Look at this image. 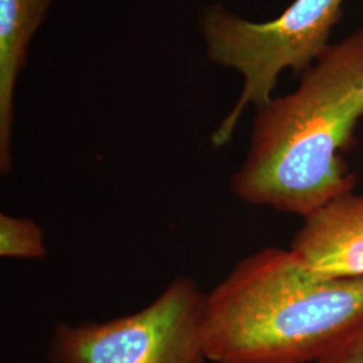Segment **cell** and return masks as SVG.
Returning <instances> with one entry per match:
<instances>
[{
	"label": "cell",
	"instance_id": "obj_1",
	"mask_svg": "<svg viewBox=\"0 0 363 363\" xmlns=\"http://www.w3.org/2000/svg\"><path fill=\"white\" fill-rule=\"evenodd\" d=\"M363 117V28L330 45L292 93L257 108L250 144L230 187L244 202L308 216L352 193L343 154Z\"/></svg>",
	"mask_w": 363,
	"mask_h": 363
},
{
	"label": "cell",
	"instance_id": "obj_2",
	"mask_svg": "<svg viewBox=\"0 0 363 363\" xmlns=\"http://www.w3.org/2000/svg\"><path fill=\"white\" fill-rule=\"evenodd\" d=\"M362 322L363 279H323L265 247L206 294L203 346L208 362L315 363Z\"/></svg>",
	"mask_w": 363,
	"mask_h": 363
},
{
	"label": "cell",
	"instance_id": "obj_3",
	"mask_svg": "<svg viewBox=\"0 0 363 363\" xmlns=\"http://www.w3.org/2000/svg\"><path fill=\"white\" fill-rule=\"evenodd\" d=\"M346 0H294L277 18L250 22L220 4L206 7L199 18L208 60L233 69L242 91L229 113L210 136L214 148L233 138L247 106L259 108L273 97L281 73H304L330 46L333 28Z\"/></svg>",
	"mask_w": 363,
	"mask_h": 363
},
{
	"label": "cell",
	"instance_id": "obj_4",
	"mask_svg": "<svg viewBox=\"0 0 363 363\" xmlns=\"http://www.w3.org/2000/svg\"><path fill=\"white\" fill-rule=\"evenodd\" d=\"M206 294L178 277L147 307L108 322L55 327L48 363H206Z\"/></svg>",
	"mask_w": 363,
	"mask_h": 363
},
{
	"label": "cell",
	"instance_id": "obj_5",
	"mask_svg": "<svg viewBox=\"0 0 363 363\" xmlns=\"http://www.w3.org/2000/svg\"><path fill=\"white\" fill-rule=\"evenodd\" d=\"M303 218L294 256L323 279H363V194L340 195Z\"/></svg>",
	"mask_w": 363,
	"mask_h": 363
},
{
	"label": "cell",
	"instance_id": "obj_6",
	"mask_svg": "<svg viewBox=\"0 0 363 363\" xmlns=\"http://www.w3.org/2000/svg\"><path fill=\"white\" fill-rule=\"evenodd\" d=\"M52 0H0V171L13 164V128L18 81L28 60L33 37Z\"/></svg>",
	"mask_w": 363,
	"mask_h": 363
},
{
	"label": "cell",
	"instance_id": "obj_7",
	"mask_svg": "<svg viewBox=\"0 0 363 363\" xmlns=\"http://www.w3.org/2000/svg\"><path fill=\"white\" fill-rule=\"evenodd\" d=\"M0 256L3 259H39L46 256L45 234L26 217L0 214Z\"/></svg>",
	"mask_w": 363,
	"mask_h": 363
},
{
	"label": "cell",
	"instance_id": "obj_8",
	"mask_svg": "<svg viewBox=\"0 0 363 363\" xmlns=\"http://www.w3.org/2000/svg\"><path fill=\"white\" fill-rule=\"evenodd\" d=\"M315 363H363V322Z\"/></svg>",
	"mask_w": 363,
	"mask_h": 363
},
{
	"label": "cell",
	"instance_id": "obj_9",
	"mask_svg": "<svg viewBox=\"0 0 363 363\" xmlns=\"http://www.w3.org/2000/svg\"><path fill=\"white\" fill-rule=\"evenodd\" d=\"M362 1H363V0H362Z\"/></svg>",
	"mask_w": 363,
	"mask_h": 363
}]
</instances>
